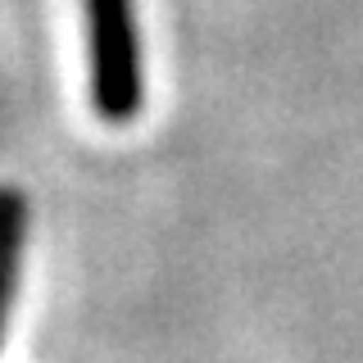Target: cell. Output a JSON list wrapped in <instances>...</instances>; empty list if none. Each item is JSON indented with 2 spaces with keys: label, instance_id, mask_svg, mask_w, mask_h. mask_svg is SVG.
<instances>
[{
  "label": "cell",
  "instance_id": "cell-1",
  "mask_svg": "<svg viewBox=\"0 0 363 363\" xmlns=\"http://www.w3.org/2000/svg\"><path fill=\"white\" fill-rule=\"evenodd\" d=\"M86 5V55H91V105L105 123H132L145 96L141 32L132 0H82Z\"/></svg>",
  "mask_w": 363,
  "mask_h": 363
},
{
  "label": "cell",
  "instance_id": "cell-2",
  "mask_svg": "<svg viewBox=\"0 0 363 363\" xmlns=\"http://www.w3.org/2000/svg\"><path fill=\"white\" fill-rule=\"evenodd\" d=\"M23 236H28V200L14 186H0V345H5V323H9V309H14Z\"/></svg>",
  "mask_w": 363,
  "mask_h": 363
}]
</instances>
